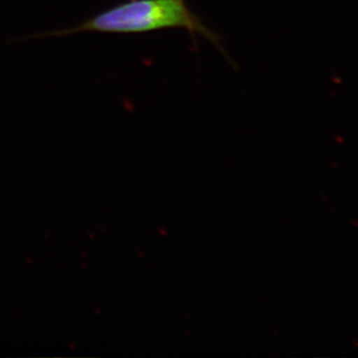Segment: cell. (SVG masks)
Listing matches in <instances>:
<instances>
[{
	"mask_svg": "<svg viewBox=\"0 0 358 358\" xmlns=\"http://www.w3.org/2000/svg\"><path fill=\"white\" fill-rule=\"evenodd\" d=\"M169 28H185L192 36L199 34L221 48L216 33L192 13L185 0H129L94 15L79 25L34 35L31 38L66 36L82 32L136 34Z\"/></svg>",
	"mask_w": 358,
	"mask_h": 358,
	"instance_id": "obj_1",
	"label": "cell"
}]
</instances>
